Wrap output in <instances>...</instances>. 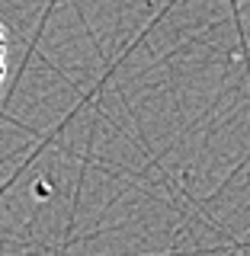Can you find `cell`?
<instances>
[{"label": "cell", "instance_id": "6da1fadb", "mask_svg": "<svg viewBox=\"0 0 250 256\" xmlns=\"http://www.w3.org/2000/svg\"><path fill=\"white\" fill-rule=\"evenodd\" d=\"M4 77H7V32L0 22V86H4Z\"/></svg>", "mask_w": 250, "mask_h": 256}]
</instances>
